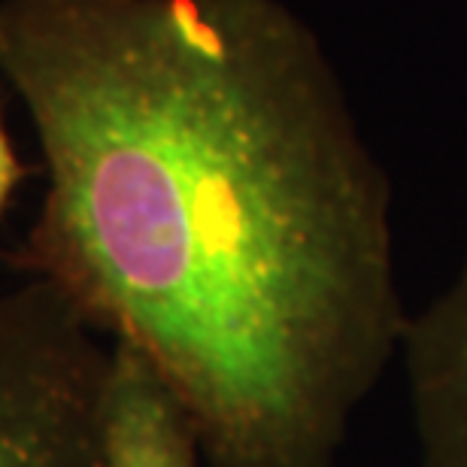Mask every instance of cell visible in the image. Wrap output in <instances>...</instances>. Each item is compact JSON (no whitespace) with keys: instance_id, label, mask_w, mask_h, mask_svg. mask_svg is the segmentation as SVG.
Returning a JSON list of instances; mask_svg holds the SVG:
<instances>
[{"instance_id":"3957f363","label":"cell","mask_w":467,"mask_h":467,"mask_svg":"<svg viewBox=\"0 0 467 467\" xmlns=\"http://www.w3.org/2000/svg\"><path fill=\"white\" fill-rule=\"evenodd\" d=\"M410 416L422 467H467V258L404 343Z\"/></svg>"},{"instance_id":"5b68a950","label":"cell","mask_w":467,"mask_h":467,"mask_svg":"<svg viewBox=\"0 0 467 467\" xmlns=\"http://www.w3.org/2000/svg\"><path fill=\"white\" fill-rule=\"evenodd\" d=\"M22 161L16 155V146H13V137L6 130V121L0 116V213L6 210L9 198H13L16 185L22 182Z\"/></svg>"},{"instance_id":"6da1fadb","label":"cell","mask_w":467,"mask_h":467,"mask_svg":"<svg viewBox=\"0 0 467 467\" xmlns=\"http://www.w3.org/2000/svg\"><path fill=\"white\" fill-rule=\"evenodd\" d=\"M46 192L18 261L152 364L210 467H334L400 352L391 185L283 0H0Z\"/></svg>"},{"instance_id":"7a4b0ae2","label":"cell","mask_w":467,"mask_h":467,"mask_svg":"<svg viewBox=\"0 0 467 467\" xmlns=\"http://www.w3.org/2000/svg\"><path fill=\"white\" fill-rule=\"evenodd\" d=\"M109 361L58 288H0V467H104Z\"/></svg>"},{"instance_id":"277c9868","label":"cell","mask_w":467,"mask_h":467,"mask_svg":"<svg viewBox=\"0 0 467 467\" xmlns=\"http://www.w3.org/2000/svg\"><path fill=\"white\" fill-rule=\"evenodd\" d=\"M198 434L180 400L137 349L113 343L104 467H201Z\"/></svg>"}]
</instances>
